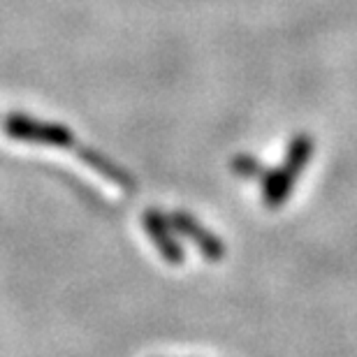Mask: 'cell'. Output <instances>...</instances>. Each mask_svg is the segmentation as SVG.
<instances>
[{"mask_svg": "<svg viewBox=\"0 0 357 357\" xmlns=\"http://www.w3.org/2000/svg\"><path fill=\"white\" fill-rule=\"evenodd\" d=\"M313 155V139L306 132H299L290 139L285 158L281 160V165L271 169L269 174H265V183H262V199L269 209H278L285 199L290 197L292 188H295L297 178L302 176V172L309 165Z\"/></svg>", "mask_w": 357, "mask_h": 357, "instance_id": "obj_1", "label": "cell"}, {"mask_svg": "<svg viewBox=\"0 0 357 357\" xmlns=\"http://www.w3.org/2000/svg\"><path fill=\"white\" fill-rule=\"evenodd\" d=\"M5 132L14 139L33 142V144H47V146H75V135L70 128L52 121H38L24 114H10L5 119Z\"/></svg>", "mask_w": 357, "mask_h": 357, "instance_id": "obj_2", "label": "cell"}, {"mask_svg": "<svg viewBox=\"0 0 357 357\" xmlns=\"http://www.w3.org/2000/svg\"><path fill=\"white\" fill-rule=\"evenodd\" d=\"M169 223H172V227L176 230L178 237L190 239L192 244L197 246V251L204 255V258L216 262V260H220L225 255V244L220 241L218 234L206 230V227L199 223L195 216H190V213H185V211H174L172 216H169Z\"/></svg>", "mask_w": 357, "mask_h": 357, "instance_id": "obj_3", "label": "cell"}, {"mask_svg": "<svg viewBox=\"0 0 357 357\" xmlns=\"http://www.w3.org/2000/svg\"><path fill=\"white\" fill-rule=\"evenodd\" d=\"M144 230L151 237L153 246L158 248V253L162 255V260L167 265L178 267L183 262V248L178 244V234L169 223V216H162L160 211H146L144 213Z\"/></svg>", "mask_w": 357, "mask_h": 357, "instance_id": "obj_4", "label": "cell"}, {"mask_svg": "<svg viewBox=\"0 0 357 357\" xmlns=\"http://www.w3.org/2000/svg\"><path fill=\"white\" fill-rule=\"evenodd\" d=\"M79 155L96 169V172H100L105 178H109L112 183H119L121 188L132 190V185H135L132 176L128 174L126 169H121L119 165H114L112 160H107L105 155H100L98 151H93V149H86V146H79Z\"/></svg>", "mask_w": 357, "mask_h": 357, "instance_id": "obj_5", "label": "cell"}, {"mask_svg": "<svg viewBox=\"0 0 357 357\" xmlns=\"http://www.w3.org/2000/svg\"><path fill=\"white\" fill-rule=\"evenodd\" d=\"M232 169H234V174L246 176V178H255V176L265 174V167L260 165V160L253 158V155H248V153L234 155V158H232Z\"/></svg>", "mask_w": 357, "mask_h": 357, "instance_id": "obj_6", "label": "cell"}]
</instances>
